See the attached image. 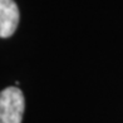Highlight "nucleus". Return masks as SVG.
I'll use <instances>...</instances> for the list:
<instances>
[{
	"label": "nucleus",
	"instance_id": "obj_1",
	"mask_svg": "<svg viewBox=\"0 0 123 123\" xmlns=\"http://www.w3.org/2000/svg\"><path fill=\"white\" fill-rule=\"evenodd\" d=\"M24 96L18 87H8L0 92V123H21Z\"/></svg>",
	"mask_w": 123,
	"mask_h": 123
},
{
	"label": "nucleus",
	"instance_id": "obj_2",
	"mask_svg": "<svg viewBox=\"0 0 123 123\" xmlns=\"http://www.w3.org/2000/svg\"><path fill=\"white\" fill-rule=\"evenodd\" d=\"M19 18V8L14 0H0V38H9L14 34Z\"/></svg>",
	"mask_w": 123,
	"mask_h": 123
}]
</instances>
